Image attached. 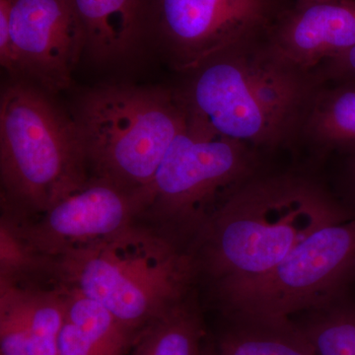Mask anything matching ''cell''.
Masks as SVG:
<instances>
[{
	"instance_id": "6da1fadb",
	"label": "cell",
	"mask_w": 355,
	"mask_h": 355,
	"mask_svg": "<svg viewBox=\"0 0 355 355\" xmlns=\"http://www.w3.org/2000/svg\"><path fill=\"white\" fill-rule=\"evenodd\" d=\"M266 33L214 55L178 91L189 118L254 149L275 148L299 137L322 85L315 73L279 57Z\"/></svg>"
},
{
	"instance_id": "7a4b0ae2",
	"label": "cell",
	"mask_w": 355,
	"mask_h": 355,
	"mask_svg": "<svg viewBox=\"0 0 355 355\" xmlns=\"http://www.w3.org/2000/svg\"><path fill=\"white\" fill-rule=\"evenodd\" d=\"M354 217L312 180L256 174L207 221V266L220 282L250 279L277 266L319 229Z\"/></svg>"
},
{
	"instance_id": "3957f363",
	"label": "cell",
	"mask_w": 355,
	"mask_h": 355,
	"mask_svg": "<svg viewBox=\"0 0 355 355\" xmlns=\"http://www.w3.org/2000/svg\"><path fill=\"white\" fill-rule=\"evenodd\" d=\"M70 116L93 176L139 193L142 200L188 120L178 92L125 83L86 90Z\"/></svg>"
},
{
	"instance_id": "277c9868",
	"label": "cell",
	"mask_w": 355,
	"mask_h": 355,
	"mask_svg": "<svg viewBox=\"0 0 355 355\" xmlns=\"http://www.w3.org/2000/svg\"><path fill=\"white\" fill-rule=\"evenodd\" d=\"M60 268L81 292L137 331L181 301L193 263L169 243L137 228L62 254Z\"/></svg>"
},
{
	"instance_id": "5b68a950",
	"label": "cell",
	"mask_w": 355,
	"mask_h": 355,
	"mask_svg": "<svg viewBox=\"0 0 355 355\" xmlns=\"http://www.w3.org/2000/svg\"><path fill=\"white\" fill-rule=\"evenodd\" d=\"M70 114L31 83L16 80L0 100V175L11 202L46 211L88 179Z\"/></svg>"
},
{
	"instance_id": "8992f818",
	"label": "cell",
	"mask_w": 355,
	"mask_h": 355,
	"mask_svg": "<svg viewBox=\"0 0 355 355\" xmlns=\"http://www.w3.org/2000/svg\"><path fill=\"white\" fill-rule=\"evenodd\" d=\"M355 275V217L312 233L268 272L221 282L219 292L238 319L289 320L338 298Z\"/></svg>"
},
{
	"instance_id": "52a82bcc",
	"label": "cell",
	"mask_w": 355,
	"mask_h": 355,
	"mask_svg": "<svg viewBox=\"0 0 355 355\" xmlns=\"http://www.w3.org/2000/svg\"><path fill=\"white\" fill-rule=\"evenodd\" d=\"M258 170L257 149L187 120L168 148L144 196V209L182 223L209 220Z\"/></svg>"
},
{
	"instance_id": "ba28073f",
	"label": "cell",
	"mask_w": 355,
	"mask_h": 355,
	"mask_svg": "<svg viewBox=\"0 0 355 355\" xmlns=\"http://www.w3.org/2000/svg\"><path fill=\"white\" fill-rule=\"evenodd\" d=\"M286 0H149V41L189 74L235 44L265 34Z\"/></svg>"
},
{
	"instance_id": "9c48e42d",
	"label": "cell",
	"mask_w": 355,
	"mask_h": 355,
	"mask_svg": "<svg viewBox=\"0 0 355 355\" xmlns=\"http://www.w3.org/2000/svg\"><path fill=\"white\" fill-rule=\"evenodd\" d=\"M9 20L20 76L51 95L69 88L85 53L73 1L9 0Z\"/></svg>"
},
{
	"instance_id": "30bf717a",
	"label": "cell",
	"mask_w": 355,
	"mask_h": 355,
	"mask_svg": "<svg viewBox=\"0 0 355 355\" xmlns=\"http://www.w3.org/2000/svg\"><path fill=\"white\" fill-rule=\"evenodd\" d=\"M141 209L139 193L93 176L42 212L27 239L44 253L62 256L121 232Z\"/></svg>"
},
{
	"instance_id": "8fae6325",
	"label": "cell",
	"mask_w": 355,
	"mask_h": 355,
	"mask_svg": "<svg viewBox=\"0 0 355 355\" xmlns=\"http://www.w3.org/2000/svg\"><path fill=\"white\" fill-rule=\"evenodd\" d=\"M266 40L279 57L314 73L355 46V0H303L287 4Z\"/></svg>"
},
{
	"instance_id": "7c38bea8",
	"label": "cell",
	"mask_w": 355,
	"mask_h": 355,
	"mask_svg": "<svg viewBox=\"0 0 355 355\" xmlns=\"http://www.w3.org/2000/svg\"><path fill=\"white\" fill-rule=\"evenodd\" d=\"M65 293L1 286L0 355H58Z\"/></svg>"
},
{
	"instance_id": "4fadbf2b",
	"label": "cell",
	"mask_w": 355,
	"mask_h": 355,
	"mask_svg": "<svg viewBox=\"0 0 355 355\" xmlns=\"http://www.w3.org/2000/svg\"><path fill=\"white\" fill-rule=\"evenodd\" d=\"M85 53L99 64L128 58L149 41V0H72Z\"/></svg>"
},
{
	"instance_id": "5bb4252c",
	"label": "cell",
	"mask_w": 355,
	"mask_h": 355,
	"mask_svg": "<svg viewBox=\"0 0 355 355\" xmlns=\"http://www.w3.org/2000/svg\"><path fill=\"white\" fill-rule=\"evenodd\" d=\"M76 289L65 293L58 355H130L139 334Z\"/></svg>"
},
{
	"instance_id": "9a60e30c",
	"label": "cell",
	"mask_w": 355,
	"mask_h": 355,
	"mask_svg": "<svg viewBox=\"0 0 355 355\" xmlns=\"http://www.w3.org/2000/svg\"><path fill=\"white\" fill-rule=\"evenodd\" d=\"M300 135L321 150L355 154V83L320 85L303 118Z\"/></svg>"
},
{
	"instance_id": "2e32d148",
	"label": "cell",
	"mask_w": 355,
	"mask_h": 355,
	"mask_svg": "<svg viewBox=\"0 0 355 355\" xmlns=\"http://www.w3.org/2000/svg\"><path fill=\"white\" fill-rule=\"evenodd\" d=\"M219 355H317L300 327L289 320L239 319L222 338Z\"/></svg>"
},
{
	"instance_id": "e0dca14e",
	"label": "cell",
	"mask_w": 355,
	"mask_h": 355,
	"mask_svg": "<svg viewBox=\"0 0 355 355\" xmlns=\"http://www.w3.org/2000/svg\"><path fill=\"white\" fill-rule=\"evenodd\" d=\"M203 334L200 315L183 300L141 331L130 355H202Z\"/></svg>"
},
{
	"instance_id": "ac0fdd59",
	"label": "cell",
	"mask_w": 355,
	"mask_h": 355,
	"mask_svg": "<svg viewBox=\"0 0 355 355\" xmlns=\"http://www.w3.org/2000/svg\"><path fill=\"white\" fill-rule=\"evenodd\" d=\"M335 301L300 328L317 355H355V304Z\"/></svg>"
},
{
	"instance_id": "d6986e66",
	"label": "cell",
	"mask_w": 355,
	"mask_h": 355,
	"mask_svg": "<svg viewBox=\"0 0 355 355\" xmlns=\"http://www.w3.org/2000/svg\"><path fill=\"white\" fill-rule=\"evenodd\" d=\"M314 73L320 84L355 83V46L324 62Z\"/></svg>"
},
{
	"instance_id": "ffe728a7",
	"label": "cell",
	"mask_w": 355,
	"mask_h": 355,
	"mask_svg": "<svg viewBox=\"0 0 355 355\" xmlns=\"http://www.w3.org/2000/svg\"><path fill=\"white\" fill-rule=\"evenodd\" d=\"M0 64L13 76H20L11 42L9 0H0Z\"/></svg>"
},
{
	"instance_id": "44dd1931",
	"label": "cell",
	"mask_w": 355,
	"mask_h": 355,
	"mask_svg": "<svg viewBox=\"0 0 355 355\" xmlns=\"http://www.w3.org/2000/svg\"><path fill=\"white\" fill-rule=\"evenodd\" d=\"M345 187L347 197L352 207V214L355 216V154L349 155L345 167Z\"/></svg>"
},
{
	"instance_id": "7402d4cb",
	"label": "cell",
	"mask_w": 355,
	"mask_h": 355,
	"mask_svg": "<svg viewBox=\"0 0 355 355\" xmlns=\"http://www.w3.org/2000/svg\"><path fill=\"white\" fill-rule=\"evenodd\" d=\"M288 3H291V2H295V1H303V0H286Z\"/></svg>"
}]
</instances>
